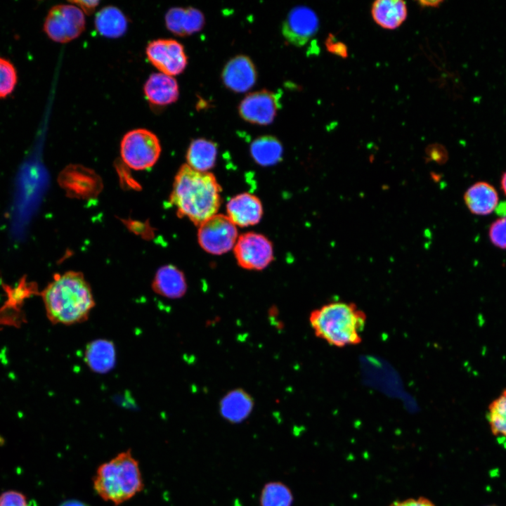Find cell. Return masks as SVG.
I'll return each mask as SVG.
<instances>
[{
	"mask_svg": "<svg viewBox=\"0 0 506 506\" xmlns=\"http://www.w3.org/2000/svg\"><path fill=\"white\" fill-rule=\"evenodd\" d=\"M488 236L495 247L506 249V215L497 219L491 224Z\"/></svg>",
	"mask_w": 506,
	"mask_h": 506,
	"instance_id": "cell-27",
	"label": "cell"
},
{
	"mask_svg": "<svg viewBox=\"0 0 506 506\" xmlns=\"http://www.w3.org/2000/svg\"><path fill=\"white\" fill-rule=\"evenodd\" d=\"M260 506H292L293 495L290 488L280 481H271L261 490Z\"/></svg>",
	"mask_w": 506,
	"mask_h": 506,
	"instance_id": "cell-24",
	"label": "cell"
},
{
	"mask_svg": "<svg viewBox=\"0 0 506 506\" xmlns=\"http://www.w3.org/2000/svg\"><path fill=\"white\" fill-rule=\"evenodd\" d=\"M486 417L493 434L506 438V389L491 402Z\"/></svg>",
	"mask_w": 506,
	"mask_h": 506,
	"instance_id": "cell-25",
	"label": "cell"
},
{
	"mask_svg": "<svg viewBox=\"0 0 506 506\" xmlns=\"http://www.w3.org/2000/svg\"><path fill=\"white\" fill-rule=\"evenodd\" d=\"M441 1H420L418 3L422 7H436L441 3Z\"/></svg>",
	"mask_w": 506,
	"mask_h": 506,
	"instance_id": "cell-32",
	"label": "cell"
},
{
	"mask_svg": "<svg viewBox=\"0 0 506 506\" xmlns=\"http://www.w3.org/2000/svg\"><path fill=\"white\" fill-rule=\"evenodd\" d=\"M463 199L472 214L481 216L495 211L499 200L496 189L485 181H478L470 186L465 191Z\"/></svg>",
	"mask_w": 506,
	"mask_h": 506,
	"instance_id": "cell-15",
	"label": "cell"
},
{
	"mask_svg": "<svg viewBox=\"0 0 506 506\" xmlns=\"http://www.w3.org/2000/svg\"><path fill=\"white\" fill-rule=\"evenodd\" d=\"M186 282L183 273L173 265L160 267L152 283L153 290L164 297L178 299L186 292Z\"/></svg>",
	"mask_w": 506,
	"mask_h": 506,
	"instance_id": "cell-17",
	"label": "cell"
},
{
	"mask_svg": "<svg viewBox=\"0 0 506 506\" xmlns=\"http://www.w3.org/2000/svg\"><path fill=\"white\" fill-rule=\"evenodd\" d=\"M221 190L212 173L198 171L183 164L175 176L169 201L180 217L186 216L200 226L216 214Z\"/></svg>",
	"mask_w": 506,
	"mask_h": 506,
	"instance_id": "cell-2",
	"label": "cell"
},
{
	"mask_svg": "<svg viewBox=\"0 0 506 506\" xmlns=\"http://www.w3.org/2000/svg\"><path fill=\"white\" fill-rule=\"evenodd\" d=\"M217 155L216 145L205 138L193 141L186 153L188 165L202 172H207L215 164Z\"/></svg>",
	"mask_w": 506,
	"mask_h": 506,
	"instance_id": "cell-20",
	"label": "cell"
},
{
	"mask_svg": "<svg viewBox=\"0 0 506 506\" xmlns=\"http://www.w3.org/2000/svg\"><path fill=\"white\" fill-rule=\"evenodd\" d=\"M226 211L230 220L241 227L258 223L263 214L259 199L247 193L232 197L226 205Z\"/></svg>",
	"mask_w": 506,
	"mask_h": 506,
	"instance_id": "cell-13",
	"label": "cell"
},
{
	"mask_svg": "<svg viewBox=\"0 0 506 506\" xmlns=\"http://www.w3.org/2000/svg\"><path fill=\"white\" fill-rule=\"evenodd\" d=\"M127 22L124 13L113 6L103 8L95 18L97 31L108 38H117L123 35L126 31Z\"/></svg>",
	"mask_w": 506,
	"mask_h": 506,
	"instance_id": "cell-22",
	"label": "cell"
},
{
	"mask_svg": "<svg viewBox=\"0 0 506 506\" xmlns=\"http://www.w3.org/2000/svg\"><path fill=\"white\" fill-rule=\"evenodd\" d=\"M239 266L248 270H262L273 259V246L264 235L256 233L241 235L234 246Z\"/></svg>",
	"mask_w": 506,
	"mask_h": 506,
	"instance_id": "cell-8",
	"label": "cell"
},
{
	"mask_svg": "<svg viewBox=\"0 0 506 506\" xmlns=\"http://www.w3.org/2000/svg\"><path fill=\"white\" fill-rule=\"evenodd\" d=\"M85 28V18L75 5L59 4L51 8L44 29L52 40L65 43L79 37Z\"/></svg>",
	"mask_w": 506,
	"mask_h": 506,
	"instance_id": "cell-6",
	"label": "cell"
},
{
	"mask_svg": "<svg viewBox=\"0 0 506 506\" xmlns=\"http://www.w3.org/2000/svg\"><path fill=\"white\" fill-rule=\"evenodd\" d=\"M144 93L148 100L157 106L173 103L179 96L176 79L164 73L152 74L144 85Z\"/></svg>",
	"mask_w": 506,
	"mask_h": 506,
	"instance_id": "cell-16",
	"label": "cell"
},
{
	"mask_svg": "<svg viewBox=\"0 0 506 506\" xmlns=\"http://www.w3.org/2000/svg\"><path fill=\"white\" fill-rule=\"evenodd\" d=\"M150 63L162 73L176 75L187 65V56L183 45L171 39H159L150 41L146 48Z\"/></svg>",
	"mask_w": 506,
	"mask_h": 506,
	"instance_id": "cell-9",
	"label": "cell"
},
{
	"mask_svg": "<svg viewBox=\"0 0 506 506\" xmlns=\"http://www.w3.org/2000/svg\"><path fill=\"white\" fill-rule=\"evenodd\" d=\"M0 506H27V503L23 494L8 491L0 495Z\"/></svg>",
	"mask_w": 506,
	"mask_h": 506,
	"instance_id": "cell-28",
	"label": "cell"
},
{
	"mask_svg": "<svg viewBox=\"0 0 506 506\" xmlns=\"http://www.w3.org/2000/svg\"><path fill=\"white\" fill-rule=\"evenodd\" d=\"M93 488L104 500L119 505L142 491L143 482L138 461L130 450L100 465L93 479Z\"/></svg>",
	"mask_w": 506,
	"mask_h": 506,
	"instance_id": "cell-4",
	"label": "cell"
},
{
	"mask_svg": "<svg viewBox=\"0 0 506 506\" xmlns=\"http://www.w3.org/2000/svg\"><path fill=\"white\" fill-rule=\"evenodd\" d=\"M318 25V18L313 10L305 6H297L287 14L281 31L287 42L301 46L316 33Z\"/></svg>",
	"mask_w": 506,
	"mask_h": 506,
	"instance_id": "cell-11",
	"label": "cell"
},
{
	"mask_svg": "<svg viewBox=\"0 0 506 506\" xmlns=\"http://www.w3.org/2000/svg\"><path fill=\"white\" fill-rule=\"evenodd\" d=\"M325 45L327 49L330 53L342 58L347 57L348 52L346 46L342 42L337 41L333 34H330L328 35Z\"/></svg>",
	"mask_w": 506,
	"mask_h": 506,
	"instance_id": "cell-29",
	"label": "cell"
},
{
	"mask_svg": "<svg viewBox=\"0 0 506 506\" xmlns=\"http://www.w3.org/2000/svg\"><path fill=\"white\" fill-rule=\"evenodd\" d=\"M235 225L223 214H215L199 226L197 240L201 247L210 254H222L235 245Z\"/></svg>",
	"mask_w": 506,
	"mask_h": 506,
	"instance_id": "cell-7",
	"label": "cell"
},
{
	"mask_svg": "<svg viewBox=\"0 0 506 506\" xmlns=\"http://www.w3.org/2000/svg\"><path fill=\"white\" fill-rule=\"evenodd\" d=\"M253 407L252 398L242 389H235L227 394L220 403L222 416L231 422L245 420Z\"/></svg>",
	"mask_w": 506,
	"mask_h": 506,
	"instance_id": "cell-21",
	"label": "cell"
},
{
	"mask_svg": "<svg viewBox=\"0 0 506 506\" xmlns=\"http://www.w3.org/2000/svg\"><path fill=\"white\" fill-rule=\"evenodd\" d=\"M124 163L135 170L153 167L157 161L161 145L155 134L144 129H134L123 137L120 145Z\"/></svg>",
	"mask_w": 506,
	"mask_h": 506,
	"instance_id": "cell-5",
	"label": "cell"
},
{
	"mask_svg": "<svg viewBox=\"0 0 506 506\" xmlns=\"http://www.w3.org/2000/svg\"><path fill=\"white\" fill-rule=\"evenodd\" d=\"M366 321L365 313L355 303L348 301L324 304L309 316L315 335L338 348L361 344Z\"/></svg>",
	"mask_w": 506,
	"mask_h": 506,
	"instance_id": "cell-3",
	"label": "cell"
},
{
	"mask_svg": "<svg viewBox=\"0 0 506 506\" xmlns=\"http://www.w3.org/2000/svg\"><path fill=\"white\" fill-rule=\"evenodd\" d=\"M70 2L88 15L91 14L99 4L98 1H71Z\"/></svg>",
	"mask_w": 506,
	"mask_h": 506,
	"instance_id": "cell-31",
	"label": "cell"
},
{
	"mask_svg": "<svg viewBox=\"0 0 506 506\" xmlns=\"http://www.w3.org/2000/svg\"><path fill=\"white\" fill-rule=\"evenodd\" d=\"M17 83V73L13 65L0 57V98L9 95Z\"/></svg>",
	"mask_w": 506,
	"mask_h": 506,
	"instance_id": "cell-26",
	"label": "cell"
},
{
	"mask_svg": "<svg viewBox=\"0 0 506 506\" xmlns=\"http://www.w3.org/2000/svg\"><path fill=\"white\" fill-rule=\"evenodd\" d=\"M165 22L172 33L184 37L201 30L205 20L203 13L195 8L173 7L167 12Z\"/></svg>",
	"mask_w": 506,
	"mask_h": 506,
	"instance_id": "cell-14",
	"label": "cell"
},
{
	"mask_svg": "<svg viewBox=\"0 0 506 506\" xmlns=\"http://www.w3.org/2000/svg\"><path fill=\"white\" fill-rule=\"evenodd\" d=\"M250 153L257 163L263 166H269L280 160L283 155V146L275 137L263 136L252 143Z\"/></svg>",
	"mask_w": 506,
	"mask_h": 506,
	"instance_id": "cell-23",
	"label": "cell"
},
{
	"mask_svg": "<svg viewBox=\"0 0 506 506\" xmlns=\"http://www.w3.org/2000/svg\"><path fill=\"white\" fill-rule=\"evenodd\" d=\"M60 506H89L86 503L76 500L65 501Z\"/></svg>",
	"mask_w": 506,
	"mask_h": 506,
	"instance_id": "cell-33",
	"label": "cell"
},
{
	"mask_svg": "<svg viewBox=\"0 0 506 506\" xmlns=\"http://www.w3.org/2000/svg\"><path fill=\"white\" fill-rule=\"evenodd\" d=\"M280 94L264 89L252 92L240 102L239 113L243 119L249 123L269 124L280 107Z\"/></svg>",
	"mask_w": 506,
	"mask_h": 506,
	"instance_id": "cell-10",
	"label": "cell"
},
{
	"mask_svg": "<svg viewBox=\"0 0 506 506\" xmlns=\"http://www.w3.org/2000/svg\"><path fill=\"white\" fill-rule=\"evenodd\" d=\"M389 506H435L430 500L420 497L419 498H410L403 501H396Z\"/></svg>",
	"mask_w": 506,
	"mask_h": 506,
	"instance_id": "cell-30",
	"label": "cell"
},
{
	"mask_svg": "<svg viewBox=\"0 0 506 506\" xmlns=\"http://www.w3.org/2000/svg\"><path fill=\"white\" fill-rule=\"evenodd\" d=\"M501 190L506 196V171L503 173L500 180Z\"/></svg>",
	"mask_w": 506,
	"mask_h": 506,
	"instance_id": "cell-34",
	"label": "cell"
},
{
	"mask_svg": "<svg viewBox=\"0 0 506 506\" xmlns=\"http://www.w3.org/2000/svg\"><path fill=\"white\" fill-rule=\"evenodd\" d=\"M371 13L380 27L394 30L398 27L407 17V6L401 0H378L372 4Z\"/></svg>",
	"mask_w": 506,
	"mask_h": 506,
	"instance_id": "cell-19",
	"label": "cell"
},
{
	"mask_svg": "<svg viewBox=\"0 0 506 506\" xmlns=\"http://www.w3.org/2000/svg\"><path fill=\"white\" fill-rule=\"evenodd\" d=\"M84 360L91 371L100 374L108 372L116 362L113 342L105 339L91 342L86 347Z\"/></svg>",
	"mask_w": 506,
	"mask_h": 506,
	"instance_id": "cell-18",
	"label": "cell"
},
{
	"mask_svg": "<svg viewBox=\"0 0 506 506\" xmlns=\"http://www.w3.org/2000/svg\"><path fill=\"white\" fill-rule=\"evenodd\" d=\"M41 297L47 318L53 324L84 323L96 305L89 284L82 273L76 271L56 274Z\"/></svg>",
	"mask_w": 506,
	"mask_h": 506,
	"instance_id": "cell-1",
	"label": "cell"
},
{
	"mask_svg": "<svg viewBox=\"0 0 506 506\" xmlns=\"http://www.w3.org/2000/svg\"><path fill=\"white\" fill-rule=\"evenodd\" d=\"M221 78L228 89L242 93L254 85L257 72L252 60L248 56L240 55L233 57L226 64Z\"/></svg>",
	"mask_w": 506,
	"mask_h": 506,
	"instance_id": "cell-12",
	"label": "cell"
}]
</instances>
